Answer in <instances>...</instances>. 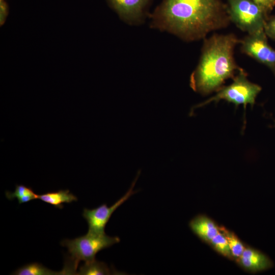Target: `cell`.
I'll use <instances>...</instances> for the list:
<instances>
[{"mask_svg":"<svg viewBox=\"0 0 275 275\" xmlns=\"http://www.w3.org/2000/svg\"><path fill=\"white\" fill-rule=\"evenodd\" d=\"M149 17L151 28L186 41L204 39L231 22L228 6L222 0H162Z\"/></svg>","mask_w":275,"mask_h":275,"instance_id":"1","label":"cell"},{"mask_svg":"<svg viewBox=\"0 0 275 275\" xmlns=\"http://www.w3.org/2000/svg\"><path fill=\"white\" fill-rule=\"evenodd\" d=\"M240 40L234 34H214L204 38L198 66L191 73L189 85L202 95L217 91L225 80L234 78L241 69L234 58L235 46Z\"/></svg>","mask_w":275,"mask_h":275,"instance_id":"2","label":"cell"},{"mask_svg":"<svg viewBox=\"0 0 275 275\" xmlns=\"http://www.w3.org/2000/svg\"><path fill=\"white\" fill-rule=\"evenodd\" d=\"M120 241V239L117 236L111 237L105 233L90 232L84 236L74 239L64 240L61 242V244L67 248L70 254L66 261L64 267L71 274H76L80 261L88 262L94 260L99 252Z\"/></svg>","mask_w":275,"mask_h":275,"instance_id":"3","label":"cell"},{"mask_svg":"<svg viewBox=\"0 0 275 275\" xmlns=\"http://www.w3.org/2000/svg\"><path fill=\"white\" fill-rule=\"evenodd\" d=\"M231 21L241 31L253 34L264 31L267 13L253 0H227Z\"/></svg>","mask_w":275,"mask_h":275,"instance_id":"4","label":"cell"},{"mask_svg":"<svg viewBox=\"0 0 275 275\" xmlns=\"http://www.w3.org/2000/svg\"><path fill=\"white\" fill-rule=\"evenodd\" d=\"M261 89L259 85L248 80L246 73L242 69L234 76L231 84L222 87L217 91L215 95L194 106L192 110L205 105L211 102H216L221 100L233 103L236 105L240 104L246 105L247 104L253 105Z\"/></svg>","mask_w":275,"mask_h":275,"instance_id":"5","label":"cell"},{"mask_svg":"<svg viewBox=\"0 0 275 275\" xmlns=\"http://www.w3.org/2000/svg\"><path fill=\"white\" fill-rule=\"evenodd\" d=\"M241 51L269 68L275 75V50L268 43L264 31L240 40Z\"/></svg>","mask_w":275,"mask_h":275,"instance_id":"6","label":"cell"},{"mask_svg":"<svg viewBox=\"0 0 275 275\" xmlns=\"http://www.w3.org/2000/svg\"><path fill=\"white\" fill-rule=\"evenodd\" d=\"M140 173L139 171L128 190L112 206L108 207L106 204H103L94 209L85 208L84 209L82 216L88 223V232L98 234L105 233V226L114 211L132 195L136 193V190H133V187Z\"/></svg>","mask_w":275,"mask_h":275,"instance_id":"7","label":"cell"},{"mask_svg":"<svg viewBox=\"0 0 275 275\" xmlns=\"http://www.w3.org/2000/svg\"><path fill=\"white\" fill-rule=\"evenodd\" d=\"M152 0H107L109 6L120 18L130 24L144 21L146 8Z\"/></svg>","mask_w":275,"mask_h":275,"instance_id":"8","label":"cell"},{"mask_svg":"<svg viewBox=\"0 0 275 275\" xmlns=\"http://www.w3.org/2000/svg\"><path fill=\"white\" fill-rule=\"evenodd\" d=\"M237 263L245 270L257 273L267 270L273 266L270 258L263 252L254 248L245 247Z\"/></svg>","mask_w":275,"mask_h":275,"instance_id":"9","label":"cell"},{"mask_svg":"<svg viewBox=\"0 0 275 275\" xmlns=\"http://www.w3.org/2000/svg\"><path fill=\"white\" fill-rule=\"evenodd\" d=\"M188 225L194 234L201 241L208 244L220 231L219 226L204 214L195 216L189 221Z\"/></svg>","mask_w":275,"mask_h":275,"instance_id":"10","label":"cell"},{"mask_svg":"<svg viewBox=\"0 0 275 275\" xmlns=\"http://www.w3.org/2000/svg\"><path fill=\"white\" fill-rule=\"evenodd\" d=\"M38 199L60 209L63 208V203H70L77 200V197L70 193L69 190H60L38 195Z\"/></svg>","mask_w":275,"mask_h":275,"instance_id":"11","label":"cell"},{"mask_svg":"<svg viewBox=\"0 0 275 275\" xmlns=\"http://www.w3.org/2000/svg\"><path fill=\"white\" fill-rule=\"evenodd\" d=\"M120 273L114 269L109 268L103 262L96 259L85 262V263L79 267L76 274L79 275H107ZM121 274V273H120Z\"/></svg>","mask_w":275,"mask_h":275,"instance_id":"12","label":"cell"},{"mask_svg":"<svg viewBox=\"0 0 275 275\" xmlns=\"http://www.w3.org/2000/svg\"><path fill=\"white\" fill-rule=\"evenodd\" d=\"M5 194L8 199L12 200L16 198L19 204L27 203L38 198V195L35 194L31 187L23 185H16L14 192L6 191Z\"/></svg>","mask_w":275,"mask_h":275,"instance_id":"13","label":"cell"},{"mask_svg":"<svg viewBox=\"0 0 275 275\" xmlns=\"http://www.w3.org/2000/svg\"><path fill=\"white\" fill-rule=\"evenodd\" d=\"M12 274L15 275H54L63 274V272L62 271H53L40 263L34 262L22 266Z\"/></svg>","mask_w":275,"mask_h":275,"instance_id":"14","label":"cell"},{"mask_svg":"<svg viewBox=\"0 0 275 275\" xmlns=\"http://www.w3.org/2000/svg\"><path fill=\"white\" fill-rule=\"evenodd\" d=\"M219 229L228 240L233 259L237 260L242 255L245 246L234 232L224 226H219Z\"/></svg>","mask_w":275,"mask_h":275,"instance_id":"15","label":"cell"},{"mask_svg":"<svg viewBox=\"0 0 275 275\" xmlns=\"http://www.w3.org/2000/svg\"><path fill=\"white\" fill-rule=\"evenodd\" d=\"M209 244L222 256L230 260L234 259L228 240L221 231L211 239Z\"/></svg>","mask_w":275,"mask_h":275,"instance_id":"16","label":"cell"},{"mask_svg":"<svg viewBox=\"0 0 275 275\" xmlns=\"http://www.w3.org/2000/svg\"><path fill=\"white\" fill-rule=\"evenodd\" d=\"M264 30L267 37L275 40V16L267 19Z\"/></svg>","mask_w":275,"mask_h":275,"instance_id":"17","label":"cell"},{"mask_svg":"<svg viewBox=\"0 0 275 275\" xmlns=\"http://www.w3.org/2000/svg\"><path fill=\"white\" fill-rule=\"evenodd\" d=\"M1 1V24H3L6 20L8 12V8L7 3L4 0Z\"/></svg>","mask_w":275,"mask_h":275,"instance_id":"18","label":"cell"},{"mask_svg":"<svg viewBox=\"0 0 275 275\" xmlns=\"http://www.w3.org/2000/svg\"><path fill=\"white\" fill-rule=\"evenodd\" d=\"M261 7L267 13L272 10L268 0H253Z\"/></svg>","mask_w":275,"mask_h":275,"instance_id":"19","label":"cell"},{"mask_svg":"<svg viewBox=\"0 0 275 275\" xmlns=\"http://www.w3.org/2000/svg\"><path fill=\"white\" fill-rule=\"evenodd\" d=\"M269 4L271 7L273 8L275 6V0H268Z\"/></svg>","mask_w":275,"mask_h":275,"instance_id":"20","label":"cell"}]
</instances>
